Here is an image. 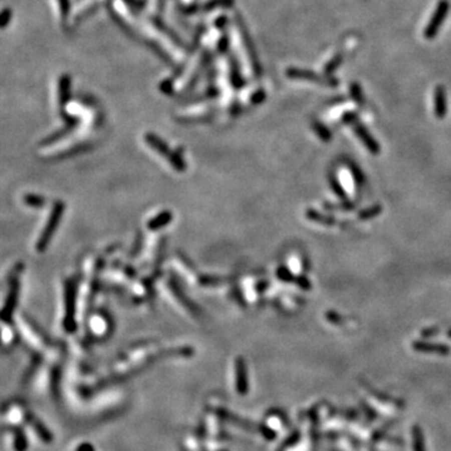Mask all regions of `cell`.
<instances>
[{"label":"cell","instance_id":"19","mask_svg":"<svg viewBox=\"0 0 451 451\" xmlns=\"http://www.w3.org/2000/svg\"><path fill=\"white\" fill-rule=\"evenodd\" d=\"M232 5H233V0H209L208 3H205L203 9L207 10L208 12V10H212V9H214V8H218V7L228 8V7H232Z\"/></svg>","mask_w":451,"mask_h":451},{"label":"cell","instance_id":"29","mask_svg":"<svg viewBox=\"0 0 451 451\" xmlns=\"http://www.w3.org/2000/svg\"><path fill=\"white\" fill-rule=\"evenodd\" d=\"M59 3V7H60V13H62V17L67 18V15L69 14V10H70V2L69 0H58Z\"/></svg>","mask_w":451,"mask_h":451},{"label":"cell","instance_id":"33","mask_svg":"<svg viewBox=\"0 0 451 451\" xmlns=\"http://www.w3.org/2000/svg\"><path fill=\"white\" fill-rule=\"evenodd\" d=\"M437 332H438L437 328H427V330L422 331V335L423 336H433V335H436Z\"/></svg>","mask_w":451,"mask_h":451},{"label":"cell","instance_id":"13","mask_svg":"<svg viewBox=\"0 0 451 451\" xmlns=\"http://www.w3.org/2000/svg\"><path fill=\"white\" fill-rule=\"evenodd\" d=\"M69 77L68 75H63L59 82V103L62 105H64L68 102V99H69Z\"/></svg>","mask_w":451,"mask_h":451},{"label":"cell","instance_id":"12","mask_svg":"<svg viewBox=\"0 0 451 451\" xmlns=\"http://www.w3.org/2000/svg\"><path fill=\"white\" fill-rule=\"evenodd\" d=\"M170 220H172V213L162 212V213H159L158 215H155L153 219H150L149 222H148L147 225L149 230L155 231V230H158V228L164 227V225L168 224Z\"/></svg>","mask_w":451,"mask_h":451},{"label":"cell","instance_id":"22","mask_svg":"<svg viewBox=\"0 0 451 451\" xmlns=\"http://www.w3.org/2000/svg\"><path fill=\"white\" fill-rule=\"evenodd\" d=\"M348 168H350V172H351V174H352L355 182L357 183V184H362L363 180H365V177H363V174H362V172L360 170V168H358L356 164H353V163H350V164H348Z\"/></svg>","mask_w":451,"mask_h":451},{"label":"cell","instance_id":"32","mask_svg":"<svg viewBox=\"0 0 451 451\" xmlns=\"http://www.w3.org/2000/svg\"><path fill=\"white\" fill-rule=\"evenodd\" d=\"M263 99H265V93H263L262 89L258 90V92L256 93V94L253 95V98H252L253 103H261Z\"/></svg>","mask_w":451,"mask_h":451},{"label":"cell","instance_id":"14","mask_svg":"<svg viewBox=\"0 0 451 451\" xmlns=\"http://www.w3.org/2000/svg\"><path fill=\"white\" fill-rule=\"evenodd\" d=\"M312 128L313 132H315L323 142H330V140L332 139V133H331V130L328 129L325 124H322V123L315 120V122H312Z\"/></svg>","mask_w":451,"mask_h":451},{"label":"cell","instance_id":"8","mask_svg":"<svg viewBox=\"0 0 451 451\" xmlns=\"http://www.w3.org/2000/svg\"><path fill=\"white\" fill-rule=\"evenodd\" d=\"M412 347L417 352L436 353V355H448L450 353V348L445 345H440V343H428L422 342V341H416V342L412 343Z\"/></svg>","mask_w":451,"mask_h":451},{"label":"cell","instance_id":"7","mask_svg":"<svg viewBox=\"0 0 451 451\" xmlns=\"http://www.w3.org/2000/svg\"><path fill=\"white\" fill-rule=\"evenodd\" d=\"M353 130H355L356 135L360 138V140L363 143V145L367 148V150L371 154H378V153H380V144L376 142L375 138L368 133V130L366 129L362 124L355 123V124H353Z\"/></svg>","mask_w":451,"mask_h":451},{"label":"cell","instance_id":"18","mask_svg":"<svg viewBox=\"0 0 451 451\" xmlns=\"http://www.w3.org/2000/svg\"><path fill=\"white\" fill-rule=\"evenodd\" d=\"M277 277L280 278L281 281H283V282L295 283L297 276L292 275V272H291L287 267H280L277 270Z\"/></svg>","mask_w":451,"mask_h":451},{"label":"cell","instance_id":"23","mask_svg":"<svg viewBox=\"0 0 451 451\" xmlns=\"http://www.w3.org/2000/svg\"><path fill=\"white\" fill-rule=\"evenodd\" d=\"M413 448H415V451H423L422 433L417 427L413 430Z\"/></svg>","mask_w":451,"mask_h":451},{"label":"cell","instance_id":"1","mask_svg":"<svg viewBox=\"0 0 451 451\" xmlns=\"http://www.w3.org/2000/svg\"><path fill=\"white\" fill-rule=\"evenodd\" d=\"M145 142H147V144L149 145V147H152L158 154L163 155L165 159H168V162L172 164V167L174 168L175 170H178V172H183V170H184L185 165L182 157L178 155L177 153L173 152L172 149H169V147H168V144L164 140L158 138L157 135L153 134V133H148V134H145Z\"/></svg>","mask_w":451,"mask_h":451},{"label":"cell","instance_id":"15","mask_svg":"<svg viewBox=\"0 0 451 451\" xmlns=\"http://www.w3.org/2000/svg\"><path fill=\"white\" fill-rule=\"evenodd\" d=\"M381 212H382V205H380V204L371 205V207H368V208H366V209L361 210V212L358 213V218H360V219H362V220L370 219V218L377 217V215L380 214Z\"/></svg>","mask_w":451,"mask_h":451},{"label":"cell","instance_id":"20","mask_svg":"<svg viewBox=\"0 0 451 451\" xmlns=\"http://www.w3.org/2000/svg\"><path fill=\"white\" fill-rule=\"evenodd\" d=\"M24 202L27 203L28 205H30V207L39 208L44 205V198L37 194H27L24 197Z\"/></svg>","mask_w":451,"mask_h":451},{"label":"cell","instance_id":"28","mask_svg":"<svg viewBox=\"0 0 451 451\" xmlns=\"http://www.w3.org/2000/svg\"><path fill=\"white\" fill-rule=\"evenodd\" d=\"M295 283L298 286V287L302 288V290H310V288L312 287V285H311V281L308 280L307 277H305V276H297Z\"/></svg>","mask_w":451,"mask_h":451},{"label":"cell","instance_id":"25","mask_svg":"<svg viewBox=\"0 0 451 451\" xmlns=\"http://www.w3.org/2000/svg\"><path fill=\"white\" fill-rule=\"evenodd\" d=\"M23 418V410L20 407H14L9 411V420L12 422H20Z\"/></svg>","mask_w":451,"mask_h":451},{"label":"cell","instance_id":"4","mask_svg":"<svg viewBox=\"0 0 451 451\" xmlns=\"http://www.w3.org/2000/svg\"><path fill=\"white\" fill-rule=\"evenodd\" d=\"M287 77L293 78V79H301V80H307V82H313L317 83V84L327 85V87H336L337 85V80L332 77H327V75H320L317 73H313L311 70L307 69H298V68H288L287 72H286Z\"/></svg>","mask_w":451,"mask_h":451},{"label":"cell","instance_id":"26","mask_svg":"<svg viewBox=\"0 0 451 451\" xmlns=\"http://www.w3.org/2000/svg\"><path fill=\"white\" fill-rule=\"evenodd\" d=\"M341 63H342V57H340V55H336V57L333 58V59L331 60V62L325 67L326 73H332L333 70H335L336 68L341 64Z\"/></svg>","mask_w":451,"mask_h":451},{"label":"cell","instance_id":"5","mask_svg":"<svg viewBox=\"0 0 451 451\" xmlns=\"http://www.w3.org/2000/svg\"><path fill=\"white\" fill-rule=\"evenodd\" d=\"M74 298H75V288L73 281H68L65 287V317H64V327L69 332H72L75 328L74 321Z\"/></svg>","mask_w":451,"mask_h":451},{"label":"cell","instance_id":"30","mask_svg":"<svg viewBox=\"0 0 451 451\" xmlns=\"http://www.w3.org/2000/svg\"><path fill=\"white\" fill-rule=\"evenodd\" d=\"M356 120H357V114L353 112L345 113L342 117V122L345 123V124H355Z\"/></svg>","mask_w":451,"mask_h":451},{"label":"cell","instance_id":"24","mask_svg":"<svg viewBox=\"0 0 451 451\" xmlns=\"http://www.w3.org/2000/svg\"><path fill=\"white\" fill-rule=\"evenodd\" d=\"M350 93H351V97L353 98V100H356L358 104H362L363 97H362V92H361V88L358 87V84L353 83V84L350 87Z\"/></svg>","mask_w":451,"mask_h":451},{"label":"cell","instance_id":"27","mask_svg":"<svg viewBox=\"0 0 451 451\" xmlns=\"http://www.w3.org/2000/svg\"><path fill=\"white\" fill-rule=\"evenodd\" d=\"M326 318H327L330 322L335 323V325H341V323H343L342 316L338 315V313H336L335 311H328V312L326 313Z\"/></svg>","mask_w":451,"mask_h":451},{"label":"cell","instance_id":"6","mask_svg":"<svg viewBox=\"0 0 451 451\" xmlns=\"http://www.w3.org/2000/svg\"><path fill=\"white\" fill-rule=\"evenodd\" d=\"M237 27H238V29H240V33L242 34L243 43H245V47H246V49H247L248 57H250L251 62H252L253 72H255L256 75H261V73H262V68H261L260 62H258L257 53H256L255 47H253L252 39L250 38V34H248V32H247V28L245 27V24H243L242 19H241L240 17H237Z\"/></svg>","mask_w":451,"mask_h":451},{"label":"cell","instance_id":"11","mask_svg":"<svg viewBox=\"0 0 451 451\" xmlns=\"http://www.w3.org/2000/svg\"><path fill=\"white\" fill-rule=\"evenodd\" d=\"M306 217H307L308 219L312 220V222L320 223V224H323V225H335L336 223H337L336 222V218L331 217V215H327V214H323V213L317 212V210H315V209L306 210Z\"/></svg>","mask_w":451,"mask_h":451},{"label":"cell","instance_id":"9","mask_svg":"<svg viewBox=\"0 0 451 451\" xmlns=\"http://www.w3.org/2000/svg\"><path fill=\"white\" fill-rule=\"evenodd\" d=\"M236 387L238 393L247 392V371L243 358H237L236 361Z\"/></svg>","mask_w":451,"mask_h":451},{"label":"cell","instance_id":"2","mask_svg":"<svg viewBox=\"0 0 451 451\" xmlns=\"http://www.w3.org/2000/svg\"><path fill=\"white\" fill-rule=\"evenodd\" d=\"M63 210H64V204H63L62 202H58L57 204L53 207L49 219H48L47 224H45L44 230H43L42 235L39 236V240H38L37 242L38 252H43V251L45 250V247L48 246L49 240L52 238L53 233L55 232V228L58 227V223H59L60 218H62Z\"/></svg>","mask_w":451,"mask_h":451},{"label":"cell","instance_id":"16","mask_svg":"<svg viewBox=\"0 0 451 451\" xmlns=\"http://www.w3.org/2000/svg\"><path fill=\"white\" fill-rule=\"evenodd\" d=\"M325 208L328 210H352L355 209L356 204L351 200H343L342 203H338V204H335V203H325Z\"/></svg>","mask_w":451,"mask_h":451},{"label":"cell","instance_id":"31","mask_svg":"<svg viewBox=\"0 0 451 451\" xmlns=\"http://www.w3.org/2000/svg\"><path fill=\"white\" fill-rule=\"evenodd\" d=\"M12 19V10L4 9L2 13V28H5Z\"/></svg>","mask_w":451,"mask_h":451},{"label":"cell","instance_id":"21","mask_svg":"<svg viewBox=\"0 0 451 451\" xmlns=\"http://www.w3.org/2000/svg\"><path fill=\"white\" fill-rule=\"evenodd\" d=\"M105 327H107V322L103 317H98V318H93L92 320V328L95 333H103L105 332Z\"/></svg>","mask_w":451,"mask_h":451},{"label":"cell","instance_id":"3","mask_svg":"<svg viewBox=\"0 0 451 451\" xmlns=\"http://www.w3.org/2000/svg\"><path fill=\"white\" fill-rule=\"evenodd\" d=\"M448 10H450V4H448L447 0H440L437 7H436L435 12H433L432 17H431L430 22L426 25L425 32H423L425 38L432 39V38L437 34L438 29H440L441 25L443 24L446 17H447Z\"/></svg>","mask_w":451,"mask_h":451},{"label":"cell","instance_id":"10","mask_svg":"<svg viewBox=\"0 0 451 451\" xmlns=\"http://www.w3.org/2000/svg\"><path fill=\"white\" fill-rule=\"evenodd\" d=\"M435 103H433V109H435V115L437 118L445 117L447 112V104H446V92L445 88L438 85L435 89Z\"/></svg>","mask_w":451,"mask_h":451},{"label":"cell","instance_id":"17","mask_svg":"<svg viewBox=\"0 0 451 451\" xmlns=\"http://www.w3.org/2000/svg\"><path fill=\"white\" fill-rule=\"evenodd\" d=\"M328 180H330V185H331V188H332L333 192H335V194L338 195L340 198H343V199H345L346 198L345 188H343V185L341 184L340 180H338L336 177H333V175H331V177L328 178Z\"/></svg>","mask_w":451,"mask_h":451}]
</instances>
